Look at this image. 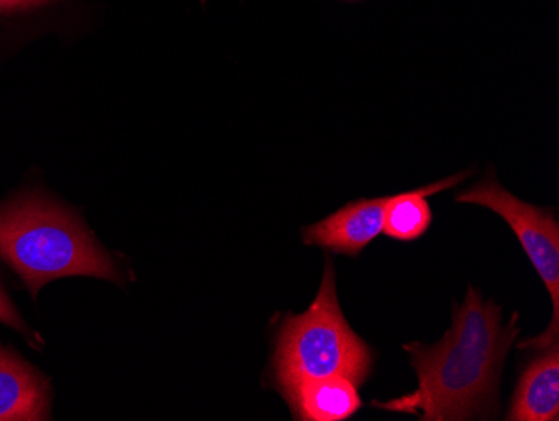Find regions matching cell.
<instances>
[{
  "label": "cell",
  "mask_w": 559,
  "mask_h": 421,
  "mask_svg": "<svg viewBox=\"0 0 559 421\" xmlns=\"http://www.w3.org/2000/svg\"><path fill=\"white\" fill-rule=\"evenodd\" d=\"M516 314L502 326L501 307L467 289L463 306H454L452 328L435 346L405 344L419 386L397 400L373 407L413 413L423 421L488 418L498 410L499 375L516 338Z\"/></svg>",
  "instance_id": "6da1fadb"
},
{
  "label": "cell",
  "mask_w": 559,
  "mask_h": 421,
  "mask_svg": "<svg viewBox=\"0 0 559 421\" xmlns=\"http://www.w3.org/2000/svg\"><path fill=\"white\" fill-rule=\"evenodd\" d=\"M0 259L36 300L56 279L86 276L124 284L111 254L66 207L39 194H24L0 206Z\"/></svg>",
  "instance_id": "7a4b0ae2"
},
{
  "label": "cell",
  "mask_w": 559,
  "mask_h": 421,
  "mask_svg": "<svg viewBox=\"0 0 559 421\" xmlns=\"http://www.w3.org/2000/svg\"><path fill=\"white\" fill-rule=\"evenodd\" d=\"M373 354L355 335L342 314L337 276L326 259L322 285L312 306L304 314H287L276 336L273 385L280 395L312 379L344 376L362 386L372 371Z\"/></svg>",
  "instance_id": "3957f363"
},
{
  "label": "cell",
  "mask_w": 559,
  "mask_h": 421,
  "mask_svg": "<svg viewBox=\"0 0 559 421\" xmlns=\"http://www.w3.org/2000/svg\"><path fill=\"white\" fill-rule=\"evenodd\" d=\"M455 202L486 207L498 213L516 235L543 284L548 289L552 303V317L548 329L536 338L521 341V350L542 351L559 346V222L551 209L531 206L506 190L495 175L455 195Z\"/></svg>",
  "instance_id": "277c9868"
},
{
  "label": "cell",
  "mask_w": 559,
  "mask_h": 421,
  "mask_svg": "<svg viewBox=\"0 0 559 421\" xmlns=\"http://www.w3.org/2000/svg\"><path fill=\"white\" fill-rule=\"evenodd\" d=\"M394 195L379 198H360L348 202L337 212L320 220L319 224L305 227V245H319L334 254L357 257L367 245L382 234L385 213Z\"/></svg>",
  "instance_id": "5b68a950"
},
{
  "label": "cell",
  "mask_w": 559,
  "mask_h": 421,
  "mask_svg": "<svg viewBox=\"0 0 559 421\" xmlns=\"http://www.w3.org/2000/svg\"><path fill=\"white\" fill-rule=\"evenodd\" d=\"M50 398L46 376L0 344V421L49 420Z\"/></svg>",
  "instance_id": "8992f818"
},
{
  "label": "cell",
  "mask_w": 559,
  "mask_h": 421,
  "mask_svg": "<svg viewBox=\"0 0 559 421\" xmlns=\"http://www.w3.org/2000/svg\"><path fill=\"white\" fill-rule=\"evenodd\" d=\"M506 420H559V346L542 351L521 375Z\"/></svg>",
  "instance_id": "52a82bcc"
},
{
  "label": "cell",
  "mask_w": 559,
  "mask_h": 421,
  "mask_svg": "<svg viewBox=\"0 0 559 421\" xmlns=\"http://www.w3.org/2000/svg\"><path fill=\"white\" fill-rule=\"evenodd\" d=\"M295 420L344 421L362 408L357 386L344 376L312 379L282 393Z\"/></svg>",
  "instance_id": "ba28073f"
},
{
  "label": "cell",
  "mask_w": 559,
  "mask_h": 421,
  "mask_svg": "<svg viewBox=\"0 0 559 421\" xmlns=\"http://www.w3.org/2000/svg\"><path fill=\"white\" fill-rule=\"evenodd\" d=\"M466 177L467 173H460L455 177H448L427 187L394 195V200L385 213L382 234L401 242H413L423 237L432 224V210L427 197L455 187Z\"/></svg>",
  "instance_id": "9c48e42d"
},
{
  "label": "cell",
  "mask_w": 559,
  "mask_h": 421,
  "mask_svg": "<svg viewBox=\"0 0 559 421\" xmlns=\"http://www.w3.org/2000/svg\"><path fill=\"white\" fill-rule=\"evenodd\" d=\"M0 323L17 331L36 350L43 348V338L36 331H33L29 326L25 325V320L22 319L14 303L9 300L8 292L4 291L2 284H0Z\"/></svg>",
  "instance_id": "30bf717a"
},
{
  "label": "cell",
  "mask_w": 559,
  "mask_h": 421,
  "mask_svg": "<svg viewBox=\"0 0 559 421\" xmlns=\"http://www.w3.org/2000/svg\"><path fill=\"white\" fill-rule=\"evenodd\" d=\"M59 0H0V12H24L47 8Z\"/></svg>",
  "instance_id": "8fae6325"
}]
</instances>
